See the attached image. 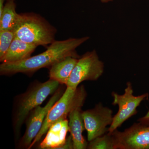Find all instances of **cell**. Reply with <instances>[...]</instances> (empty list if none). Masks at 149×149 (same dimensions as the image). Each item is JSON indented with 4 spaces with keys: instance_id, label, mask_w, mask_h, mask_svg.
<instances>
[{
    "instance_id": "10",
    "label": "cell",
    "mask_w": 149,
    "mask_h": 149,
    "mask_svg": "<svg viewBox=\"0 0 149 149\" xmlns=\"http://www.w3.org/2000/svg\"><path fill=\"white\" fill-rule=\"evenodd\" d=\"M68 131V120L66 118L58 120L49 128L45 138L40 144V148L58 149L66 141Z\"/></svg>"
},
{
    "instance_id": "1",
    "label": "cell",
    "mask_w": 149,
    "mask_h": 149,
    "mask_svg": "<svg viewBox=\"0 0 149 149\" xmlns=\"http://www.w3.org/2000/svg\"><path fill=\"white\" fill-rule=\"evenodd\" d=\"M89 39V37H85L55 40L42 53L17 62L2 63L0 65V73L1 75L31 73L41 68L50 67L57 62L68 56L80 58L76 49Z\"/></svg>"
},
{
    "instance_id": "14",
    "label": "cell",
    "mask_w": 149,
    "mask_h": 149,
    "mask_svg": "<svg viewBox=\"0 0 149 149\" xmlns=\"http://www.w3.org/2000/svg\"><path fill=\"white\" fill-rule=\"evenodd\" d=\"M16 8L15 0H6L2 13L0 15V31L13 30L19 17Z\"/></svg>"
},
{
    "instance_id": "19",
    "label": "cell",
    "mask_w": 149,
    "mask_h": 149,
    "mask_svg": "<svg viewBox=\"0 0 149 149\" xmlns=\"http://www.w3.org/2000/svg\"><path fill=\"white\" fill-rule=\"evenodd\" d=\"M6 1V0H0V15L2 13Z\"/></svg>"
},
{
    "instance_id": "5",
    "label": "cell",
    "mask_w": 149,
    "mask_h": 149,
    "mask_svg": "<svg viewBox=\"0 0 149 149\" xmlns=\"http://www.w3.org/2000/svg\"><path fill=\"white\" fill-rule=\"evenodd\" d=\"M133 86L131 82L126 83L125 92L123 95H119L113 92V105L118 106V110L116 114L113 116V121L108 128L109 133H111L120 127L123 123L138 113L137 108L144 100L149 97L148 93L140 95H133Z\"/></svg>"
},
{
    "instance_id": "15",
    "label": "cell",
    "mask_w": 149,
    "mask_h": 149,
    "mask_svg": "<svg viewBox=\"0 0 149 149\" xmlns=\"http://www.w3.org/2000/svg\"><path fill=\"white\" fill-rule=\"evenodd\" d=\"M89 149H114V138L112 133H108L90 141Z\"/></svg>"
},
{
    "instance_id": "3",
    "label": "cell",
    "mask_w": 149,
    "mask_h": 149,
    "mask_svg": "<svg viewBox=\"0 0 149 149\" xmlns=\"http://www.w3.org/2000/svg\"><path fill=\"white\" fill-rule=\"evenodd\" d=\"M86 97L87 93L83 85L75 89L67 87L61 97L48 112L40 132L28 149L31 148L39 142L54 123L60 119H66L73 109L82 107Z\"/></svg>"
},
{
    "instance_id": "17",
    "label": "cell",
    "mask_w": 149,
    "mask_h": 149,
    "mask_svg": "<svg viewBox=\"0 0 149 149\" xmlns=\"http://www.w3.org/2000/svg\"><path fill=\"white\" fill-rule=\"evenodd\" d=\"M58 149H73V143L72 137L70 135L66 139V141L65 143Z\"/></svg>"
},
{
    "instance_id": "16",
    "label": "cell",
    "mask_w": 149,
    "mask_h": 149,
    "mask_svg": "<svg viewBox=\"0 0 149 149\" xmlns=\"http://www.w3.org/2000/svg\"><path fill=\"white\" fill-rule=\"evenodd\" d=\"M15 37L13 30L0 31V59L6 53Z\"/></svg>"
},
{
    "instance_id": "2",
    "label": "cell",
    "mask_w": 149,
    "mask_h": 149,
    "mask_svg": "<svg viewBox=\"0 0 149 149\" xmlns=\"http://www.w3.org/2000/svg\"><path fill=\"white\" fill-rule=\"evenodd\" d=\"M13 31L15 37L25 42L47 47L55 41L57 30L40 15L27 13L19 14Z\"/></svg>"
},
{
    "instance_id": "12",
    "label": "cell",
    "mask_w": 149,
    "mask_h": 149,
    "mask_svg": "<svg viewBox=\"0 0 149 149\" xmlns=\"http://www.w3.org/2000/svg\"><path fill=\"white\" fill-rule=\"evenodd\" d=\"M37 47L15 37L6 53L0 59V61L2 63H12L21 61L31 57Z\"/></svg>"
},
{
    "instance_id": "7",
    "label": "cell",
    "mask_w": 149,
    "mask_h": 149,
    "mask_svg": "<svg viewBox=\"0 0 149 149\" xmlns=\"http://www.w3.org/2000/svg\"><path fill=\"white\" fill-rule=\"evenodd\" d=\"M82 116L89 142L106 134L108 131L107 127L113 121V111L101 102L93 109L83 111Z\"/></svg>"
},
{
    "instance_id": "13",
    "label": "cell",
    "mask_w": 149,
    "mask_h": 149,
    "mask_svg": "<svg viewBox=\"0 0 149 149\" xmlns=\"http://www.w3.org/2000/svg\"><path fill=\"white\" fill-rule=\"evenodd\" d=\"M78 58L68 56L57 62L50 67V79L66 85Z\"/></svg>"
},
{
    "instance_id": "11",
    "label": "cell",
    "mask_w": 149,
    "mask_h": 149,
    "mask_svg": "<svg viewBox=\"0 0 149 149\" xmlns=\"http://www.w3.org/2000/svg\"><path fill=\"white\" fill-rule=\"evenodd\" d=\"M82 107H78L70 113L68 117L69 132L72 137L74 149H85L88 143L83 136L85 126L82 116Z\"/></svg>"
},
{
    "instance_id": "8",
    "label": "cell",
    "mask_w": 149,
    "mask_h": 149,
    "mask_svg": "<svg viewBox=\"0 0 149 149\" xmlns=\"http://www.w3.org/2000/svg\"><path fill=\"white\" fill-rule=\"evenodd\" d=\"M111 133L114 149H149V125L138 122L123 131L116 129Z\"/></svg>"
},
{
    "instance_id": "20",
    "label": "cell",
    "mask_w": 149,
    "mask_h": 149,
    "mask_svg": "<svg viewBox=\"0 0 149 149\" xmlns=\"http://www.w3.org/2000/svg\"><path fill=\"white\" fill-rule=\"evenodd\" d=\"M98 1H100L101 2L103 3H107L110 2L114 0H98Z\"/></svg>"
},
{
    "instance_id": "6",
    "label": "cell",
    "mask_w": 149,
    "mask_h": 149,
    "mask_svg": "<svg viewBox=\"0 0 149 149\" xmlns=\"http://www.w3.org/2000/svg\"><path fill=\"white\" fill-rule=\"evenodd\" d=\"M104 70L103 63L100 60L96 51L87 52L78 58L66 86L75 89L83 81L97 80Z\"/></svg>"
},
{
    "instance_id": "18",
    "label": "cell",
    "mask_w": 149,
    "mask_h": 149,
    "mask_svg": "<svg viewBox=\"0 0 149 149\" xmlns=\"http://www.w3.org/2000/svg\"><path fill=\"white\" fill-rule=\"evenodd\" d=\"M138 121L143 125L149 126V110L144 116L140 118Z\"/></svg>"
},
{
    "instance_id": "4",
    "label": "cell",
    "mask_w": 149,
    "mask_h": 149,
    "mask_svg": "<svg viewBox=\"0 0 149 149\" xmlns=\"http://www.w3.org/2000/svg\"><path fill=\"white\" fill-rule=\"evenodd\" d=\"M60 84L50 79L47 82L39 83L22 95L17 106L14 119L15 130L19 133L24 121L33 110L39 106L48 96L55 93Z\"/></svg>"
},
{
    "instance_id": "9",
    "label": "cell",
    "mask_w": 149,
    "mask_h": 149,
    "mask_svg": "<svg viewBox=\"0 0 149 149\" xmlns=\"http://www.w3.org/2000/svg\"><path fill=\"white\" fill-rule=\"evenodd\" d=\"M62 90L56 91L45 106L37 107L33 110L27 118L26 129L21 141L22 146L29 148L33 140L40 132L48 112L61 97Z\"/></svg>"
}]
</instances>
